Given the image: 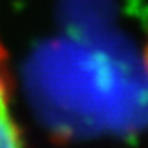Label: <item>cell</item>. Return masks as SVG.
I'll list each match as a JSON object with an SVG mask.
<instances>
[{
	"mask_svg": "<svg viewBox=\"0 0 148 148\" xmlns=\"http://www.w3.org/2000/svg\"><path fill=\"white\" fill-rule=\"evenodd\" d=\"M0 148H22V137L9 109L7 56L2 41H0Z\"/></svg>",
	"mask_w": 148,
	"mask_h": 148,
	"instance_id": "6da1fadb",
	"label": "cell"
}]
</instances>
